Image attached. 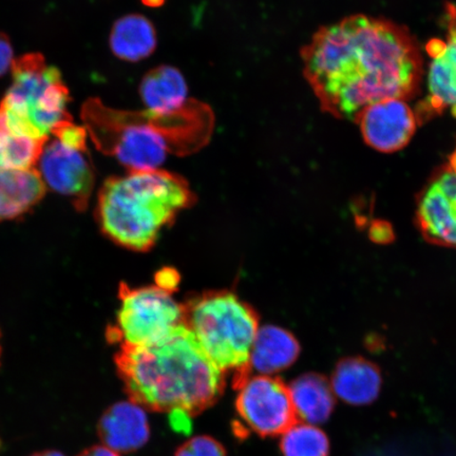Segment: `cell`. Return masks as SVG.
<instances>
[{"label":"cell","mask_w":456,"mask_h":456,"mask_svg":"<svg viewBox=\"0 0 456 456\" xmlns=\"http://www.w3.org/2000/svg\"><path fill=\"white\" fill-rule=\"evenodd\" d=\"M322 110L355 122L385 100L411 101L424 82L423 55L407 27L363 14L322 27L301 51Z\"/></svg>","instance_id":"6da1fadb"},{"label":"cell","mask_w":456,"mask_h":456,"mask_svg":"<svg viewBox=\"0 0 456 456\" xmlns=\"http://www.w3.org/2000/svg\"><path fill=\"white\" fill-rule=\"evenodd\" d=\"M114 362L130 401L151 411L195 416L213 406L225 387V373L185 324L155 345L121 346Z\"/></svg>","instance_id":"7a4b0ae2"},{"label":"cell","mask_w":456,"mask_h":456,"mask_svg":"<svg viewBox=\"0 0 456 456\" xmlns=\"http://www.w3.org/2000/svg\"><path fill=\"white\" fill-rule=\"evenodd\" d=\"M81 117L91 140L104 155L129 171L159 169L170 155L186 156L207 144L214 129L208 105L191 101L170 114L113 110L99 99L84 102Z\"/></svg>","instance_id":"3957f363"},{"label":"cell","mask_w":456,"mask_h":456,"mask_svg":"<svg viewBox=\"0 0 456 456\" xmlns=\"http://www.w3.org/2000/svg\"><path fill=\"white\" fill-rule=\"evenodd\" d=\"M195 197L182 176L161 169L129 171L102 184L96 219L105 236L135 252H146L159 232Z\"/></svg>","instance_id":"277c9868"},{"label":"cell","mask_w":456,"mask_h":456,"mask_svg":"<svg viewBox=\"0 0 456 456\" xmlns=\"http://www.w3.org/2000/svg\"><path fill=\"white\" fill-rule=\"evenodd\" d=\"M183 307L185 326L216 367L233 373V385L252 374L250 353L259 330L252 307L227 290L197 296Z\"/></svg>","instance_id":"5b68a950"},{"label":"cell","mask_w":456,"mask_h":456,"mask_svg":"<svg viewBox=\"0 0 456 456\" xmlns=\"http://www.w3.org/2000/svg\"><path fill=\"white\" fill-rule=\"evenodd\" d=\"M12 76L13 84L0 108L14 134L48 139L57 124L72 121L67 110L69 90L60 70L48 66L42 54L30 53L14 60Z\"/></svg>","instance_id":"8992f818"},{"label":"cell","mask_w":456,"mask_h":456,"mask_svg":"<svg viewBox=\"0 0 456 456\" xmlns=\"http://www.w3.org/2000/svg\"><path fill=\"white\" fill-rule=\"evenodd\" d=\"M117 322L107 330L110 344L147 346L167 338L184 324V307L159 287H119Z\"/></svg>","instance_id":"52a82bcc"},{"label":"cell","mask_w":456,"mask_h":456,"mask_svg":"<svg viewBox=\"0 0 456 456\" xmlns=\"http://www.w3.org/2000/svg\"><path fill=\"white\" fill-rule=\"evenodd\" d=\"M235 387L237 412L244 425L256 435L282 436L298 421L289 387L281 379L250 374Z\"/></svg>","instance_id":"ba28073f"},{"label":"cell","mask_w":456,"mask_h":456,"mask_svg":"<svg viewBox=\"0 0 456 456\" xmlns=\"http://www.w3.org/2000/svg\"><path fill=\"white\" fill-rule=\"evenodd\" d=\"M446 39H433L427 45L431 57L427 74V94L416 107L419 125L449 110L456 118V5L444 7Z\"/></svg>","instance_id":"9c48e42d"},{"label":"cell","mask_w":456,"mask_h":456,"mask_svg":"<svg viewBox=\"0 0 456 456\" xmlns=\"http://www.w3.org/2000/svg\"><path fill=\"white\" fill-rule=\"evenodd\" d=\"M414 224L428 243L456 249V175L447 164L433 171L416 196Z\"/></svg>","instance_id":"30bf717a"},{"label":"cell","mask_w":456,"mask_h":456,"mask_svg":"<svg viewBox=\"0 0 456 456\" xmlns=\"http://www.w3.org/2000/svg\"><path fill=\"white\" fill-rule=\"evenodd\" d=\"M39 164L45 184L69 198L78 212L87 208L95 182L88 151L72 150L55 140L45 145Z\"/></svg>","instance_id":"8fae6325"},{"label":"cell","mask_w":456,"mask_h":456,"mask_svg":"<svg viewBox=\"0 0 456 456\" xmlns=\"http://www.w3.org/2000/svg\"><path fill=\"white\" fill-rule=\"evenodd\" d=\"M363 141L376 151L403 150L419 126L415 111L403 100H385L370 105L355 119Z\"/></svg>","instance_id":"7c38bea8"},{"label":"cell","mask_w":456,"mask_h":456,"mask_svg":"<svg viewBox=\"0 0 456 456\" xmlns=\"http://www.w3.org/2000/svg\"><path fill=\"white\" fill-rule=\"evenodd\" d=\"M98 435L102 444L113 452H136L144 447L151 437L146 409L130 399L112 404L99 420Z\"/></svg>","instance_id":"4fadbf2b"},{"label":"cell","mask_w":456,"mask_h":456,"mask_svg":"<svg viewBox=\"0 0 456 456\" xmlns=\"http://www.w3.org/2000/svg\"><path fill=\"white\" fill-rule=\"evenodd\" d=\"M334 395L352 406H367L379 398L383 375L378 364L362 356L340 359L330 378Z\"/></svg>","instance_id":"5bb4252c"},{"label":"cell","mask_w":456,"mask_h":456,"mask_svg":"<svg viewBox=\"0 0 456 456\" xmlns=\"http://www.w3.org/2000/svg\"><path fill=\"white\" fill-rule=\"evenodd\" d=\"M45 195V184L36 168L0 170V221L25 215Z\"/></svg>","instance_id":"9a60e30c"},{"label":"cell","mask_w":456,"mask_h":456,"mask_svg":"<svg viewBox=\"0 0 456 456\" xmlns=\"http://www.w3.org/2000/svg\"><path fill=\"white\" fill-rule=\"evenodd\" d=\"M300 346L297 339L287 330L266 326L256 333L252 353L250 370L259 375L272 376L289 368L297 361Z\"/></svg>","instance_id":"2e32d148"},{"label":"cell","mask_w":456,"mask_h":456,"mask_svg":"<svg viewBox=\"0 0 456 456\" xmlns=\"http://www.w3.org/2000/svg\"><path fill=\"white\" fill-rule=\"evenodd\" d=\"M298 421L314 426L326 423L335 408V395L330 380L322 374L306 373L289 387Z\"/></svg>","instance_id":"e0dca14e"},{"label":"cell","mask_w":456,"mask_h":456,"mask_svg":"<svg viewBox=\"0 0 456 456\" xmlns=\"http://www.w3.org/2000/svg\"><path fill=\"white\" fill-rule=\"evenodd\" d=\"M146 110L157 114H170L184 108L187 85L182 73L174 67L162 66L147 73L140 87Z\"/></svg>","instance_id":"ac0fdd59"},{"label":"cell","mask_w":456,"mask_h":456,"mask_svg":"<svg viewBox=\"0 0 456 456\" xmlns=\"http://www.w3.org/2000/svg\"><path fill=\"white\" fill-rule=\"evenodd\" d=\"M157 47L155 27L145 16L130 14L113 25L110 34L112 53L119 60L140 61L150 56Z\"/></svg>","instance_id":"d6986e66"},{"label":"cell","mask_w":456,"mask_h":456,"mask_svg":"<svg viewBox=\"0 0 456 456\" xmlns=\"http://www.w3.org/2000/svg\"><path fill=\"white\" fill-rule=\"evenodd\" d=\"M47 141L14 134L0 108V170L33 169Z\"/></svg>","instance_id":"ffe728a7"},{"label":"cell","mask_w":456,"mask_h":456,"mask_svg":"<svg viewBox=\"0 0 456 456\" xmlns=\"http://www.w3.org/2000/svg\"><path fill=\"white\" fill-rule=\"evenodd\" d=\"M283 456H329L330 441L317 426L296 421L281 436Z\"/></svg>","instance_id":"44dd1931"},{"label":"cell","mask_w":456,"mask_h":456,"mask_svg":"<svg viewBox=\"0 0 456 456\" xmlns=\"http://www.w3.org/2000/svg\"><path fill=\"white\" fill-rule=\"evenodd\" d=\"M175 456H226V452L215 438L199 436L181 444Z\"/></svg>","instance_id":"7402d4cb"},{"label":"cell","mask_w":456,"mask_h":456,"mask_svg":"<svg viewBox=\"0 0 456 456\" xmlns=\"http://www.w3.org/2000/svg\"><path fill=\"white\" fill-rule=\"evenodd\" d=\"M57 141L62 145L72 148V150L87 151V130L77 126L72 121H64L56 125L51 131Z\"/></svg>","instance_id":"603a6c76"},{"label":"cell","mask_w":456,"mask_h":456,"mask_svg":"<svg viewBox=\"0 0 456 456\" xmlns=\"http://www.w3.org/2000/svg\"><path fill=\"white\" fill-rule=\"evenodd\" d=\"M367 228L370 241L374 244L389 245L395 241V227L387 220L372 219Z\"/></svg>","instance_id":"cb8c5ba5"},{"label":"cell","mask_w":456,"mask_h":456,"mask_svg":"<svg viewBox=\"0 0 456 456\" xmlns=\"http://www.w3.org/2000/svg\"><path fill=\"white\" fill-rule=\"evenodd\" d=\"M13 61L12 45L5 34L0 33V77L7 73L10 67H12Z\"/></svg>","instance_id":"d4e9b609"},{"label":"cell","mask_w":456,"mask_h":456,"mask_svg":"<svg viewBox=\"0 0 456 456\" xmlns=\"http://www.w3.org/2000/svg\"><path fill=\"white\" fill-rule=\"evenodd\" d=\"M171 426L176 432L186 433L191 429V415L181 410L169 413Z\"/></svg>","instance_id":"484cf974"},{"label":"cell","mask_w":456,"mask_h":456,"mask_svg":"<svg viewBox=\"0 0 456 456\" xmlns=\"http://www.w3.org/2000/svg\"><path fill=\"white\" fill-rule=\"evenodd\" d=\"M179 277L178 273L173 270H164L158 273L157 287L161 288L171 293L178 287Z\"/></svg>","instance_id":"4316f807"},{"label":"cell","mask_w":456,"mask_h":456,"mask_svg":"<svg viewBox=\"0 0 456 456\" xmlns=\"http://www.w3.org/2000/svg\"><path fill=\"white\" fill-rule=\"evenodd\" d=\"M77 456H119V453L113 452V450L104 446V444H98V446L83 450Z\"/></svg>","instance_id":"83f0119b"},{"label":"cell","mask_w":456,"mask_h":456,"mask_svg":"<svg viewBox=\"0 0 456 456\" xmlns=\"http://www.w3.org/2000/svg\"><path fill=\"white\" fill-rule=\"evenodd\" d=\"M30 456H65L60 452H56V450H45V452H39L34 453Z\"/></svg>","instance_id":"f1b7e54d"},{"label":"cell","mask_w":456,"mask_h":456,"mask_svg":"<svg viewBox=\"0 0 456 456\" xmlns=\"http://www.w3.org/2000/svg\"><path fill=\"white\" fill-rule=\"evenodd\" d=\"M447 165L450 168H452L453 173L456 175V148L454 151L452 153V155H450Z\"/></svg>","instance_id":"f546056e"},{"label":"cell","mask_w":456,"mask_h":456,"mask_svg":"<svg viewBox=\"0 0 456 456\" xmlns=\"http://www.w3.org/2000/svg\"><path fill=\"white\" fill-rule=\"evenodd\" d=\"M163 0H142V3H144L147 5H152V7H155V5H159Z\"/></svg>","instance_id":"4dcf8cb0"},{"label":"cell","mask_w":456,"mask_h":456,"mask_svg":"<svg viewBox=\"0 0 456 456\" xmlns=\"http://www.w3.org/2000/svg\"><path fill=\"white\" fill-rule=\"evenodd\" d=\"M0 352H2V349H0Z\"/></svg>","instance_id":"1f68e13d"}]
</instances>
